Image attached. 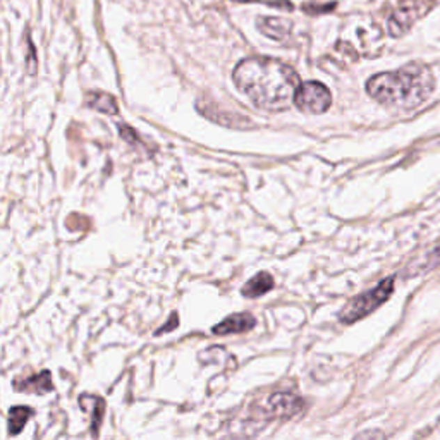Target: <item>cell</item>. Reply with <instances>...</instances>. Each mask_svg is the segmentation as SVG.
<instances>
[{
  "instance_id": "cell-1",
  "label": "cell",
  "mask_w": 440,
  "mask_h": 440,
  "mask_svg": "<svg viewBox=\"0 0 440 440\" xmlns=\"http://www.w3.org/2000/svg\"><path fill=\"white\" fill-rule=\"evenodd\" d=\"M233 79L256 107L267 112L288 110L301 86L298 72L272 57L244 58L234 69Z\"/></svg>"
},
{
  "instance_id": "cell-2",
  "label": "cell",
  "mask_w": 440,
  "mask_h": 440,
  "mask_svg": "<svg viewBox=\"0 0 440 440\" xmlns=\"http://www.w3.org/2000/svg\"><path fill=\"white\" fill-rule=\"evenodd\" d=\"M435 78L430 68L409 64L391 72H380L366 81V91L373 100L388 107L414 109L432 97Z\"/></svg>"
},
{
  "instance_id": "cell-3",
  "label": "cell",
  "mask_w": 440,
  "mask_h": 440,
  "mask_svg": "<svg viewBox=\"0 0 440 440\" xmlns=\"http://www.w3.org/2000/svg\"><path fill=\"white\" fill-rule=\"evenodd\" d=\"M304 402L292 392H275L269 398L260 399L249 406L248 420L255 425H267L272 421H284L298 416Z\"/></svg>"
},
{
  "instance_id": "cell-4",
  "label": "cell",
  "mask_w": 440,
  "mask_h": 440,
  "mask_svg": "<svg viewBox=\"0 0 440 440\" xmlns=\"http://www.w3.org/2000/svg\"><path fill=\"white\" fill-rule=\"evenodd\" d=\"M392 292H394V277L384 278L375 288H372L370 291L363 292V294L351 299L346 304V308L339 313V322L340 324L351 325L354 322L361 320V318L368 317L370 313H373L377 308L382 306L391 298Z\"/></svg>"
},
{
  "instance_id": "cell-5",
  "label": "cell",
  "mask_w": 440,
  "mask_h": 440,
  "mask_svg": "<svg viewBox=\"0 0 440 440\" xmlns=\"http://www.w3.org/2000/svg\"><path fill=\"white\" fill-rule=\"evenodd\" d=\"M296 107L308 113H324L332 105V95L325 84L318 81L301 83L294 98Z\"/></svg>"
},
{
  "instance_id": "cell-6",
  "label": "cell",
  "mask_w": 440,
  "mask_h": 440,
  "mask_svg": "<svg viewBox=\"0 0 440 440\" xmlns=\"http://www.w3.org/2000/svg\"><path fill=\"white\" fill-rule=\"evenodd\" d=\"M256 325L255 317L251 313H234L229 315L226 320L214 325L212 332L215 336H230V333H243L251 330Z\"/></svg>"
},
{
  "instance_id": "cell-7",
  "label": "cell",
  "mask_w": 440,
  "mask_h": 440,
  "mask_svg": "<svg viewBox=\"0 0 440 440\" xmlns=\"http://www.w3.org/2000/svg\"><path fill=\"white\" fill-rule=\"evenodd\" d=\"M79 408L91 414V435L97 439L98 434H100L102 420H104L105 401L102 398H98V395L83 394L79 395Z\"/></svg>"
},
{
  "instance_id": "cell-8",
  "label": "cell",
  "mask_w": 440,
  "mask_h": 440,
  "mask_svg": "<svg viewBox=\"0 0 440 440\" xmlns=\"http://www.w3.org/2000/svg\"><path fill=\"white\" fill-rule=\"evenodd\" d=\"M14 387L19 392H35V394H47L54 391L52 375L49 370L36 373V375L24 377V379L14 380Z\"/></svg>"
},
{
  "instance_id": "cell-9",
  "label": "cell",
  "mask_w": 440,
  "mask_h": 440,
  "mask_svg": "<svg viewBox=\"0 0 440 440\" xmlns=\"http://www.w3.org/2000/svg\"><path fill=\"white\" fill-rule=\"evenodd\" d=\"M274 288V277L269 272H260L255 277L249 278L246 284L243 285L241 292L246 298H260V296L267 294L269 291H272Z\"/></svg>"
},
{
  "instance_id": "cell-10",
  "label": "cell",
  "mask_w": 440,
  "mask_h": 440,
  "mask_svg": "<svg viewBox=\"0 0 440 440\" xmlns=\"http://www.w3.org/2000/svg\"><path fill=\"white\" fill-rule=\"evenodd\" d=\"M258 28L265 33L269 38L282 40L288 36V33L291 31V23L284 19H277V17H263L260 19Z\"/></svg>"
},
{
  "instance_id": "cell-11",
  "label": "cell",
  "mask_w": 440,
  "mask_h": 440,
  "mask_svg": "<svg viewBox=\"0 0 440 440\" xmlns=\"http://www.w3.org/2000/svg\"><path fill=\"white\" fill-rule=\"evenodd\" d=\"M33 416V409L28 406H14L10 408L9 418H7V427H9L10 435H17L23 432L24 425L28 423L29 418Z\"/></svg>"
},
{
  "instance_id": "cell-12",
  "label": "cell",
  "mask_w": 440,
  "mask_h": 440,
  "mask_svg": "<svg viewBox=\"0 0 440 440\" xmlns=\"http://www.w3.org/2000/svg\"><path fill=\"white\" fill-rule=\"evenodd\" d=\"M414 13L413 9H399L395 10L394 16L391 17V23H388V28H391V33L394 36H401L402 33L408 31L409 26L414 23Z\"/></svg>"
},
{
  "instance_id": "cell-13",
  "label": "cell",
  "mask_w": 440,
  "mask_h": 440,
  "mask_svg": "<svg viewBox=\"0 0 440 440\" xmlns=\"http://www.w3.org/2000/svg\"><path fill=\"white\" fill-rule=\"evenodd\" d=\"M88 107L97 109V110H100V112H105V113H110V116L117 113V110H119L117 109L116 98H113L112 95H107V93L88 95Z\"/></svg>"
},
{
  "instance_id": "cell-14",
  "label": "cell",
  "mask_w": 440,
  "mask_h": 440,
  "mask_svg": "<svg viewBox=\"0 0 440 440\" xmlns=\"http://www.w3.org/2000/svg\"><path fill=\"white\" fill-rule=\"evenodd\" d=\"M353 440H385V434L379 428H370V430L359 432Z\"/></svg>"
},
{
  "instance_id": "cell-15",
  "label": "cell",
  "mask_w": 440,
  "mask_h": 440,
  "mask_svg": "<svg viewBox=\"0 0 440 440\" xmlns=\"http://www.w3.org/2000/svg\"><path fill=\"white\" fill-rule=\"evenodd\" d=\"M439 263H440V244L434 249V251L428 253V255H427V262H425V270L434 269V267H437Z\"/></svg>"
},
{
  "instance_id": "cell-16",
  "label": "cell",
  "mask_w": 440,
  "mask_h": 440,
  "mask_svg": "<svg viewBox=\"0 0 440 440\" xmlns=\"http://www.w3.org/2000/svg\"><path fill=\"white\" fill-rule=\"evenodd\" d=\"M174 327H178V315L172 313L171 322H168L167 325H164V327H160L159 332H157V336H160V333H164V332H171V330Z\"/></svg>"
}]
</instances>
